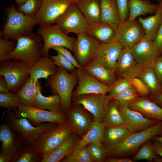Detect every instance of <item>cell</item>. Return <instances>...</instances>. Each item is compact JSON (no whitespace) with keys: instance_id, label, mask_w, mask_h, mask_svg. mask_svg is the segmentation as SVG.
I'll return each mask as SVG.
<instances>
[{"instance_id":"1","label":"cell","mask_w":162,"mask_h":162,"mask_svg":"<svg viewBox=\"0 0 162 162\" xmlns=\"http://www.w3.org/2000/svg\"><path fill=\"white\" fill-rule=\"evenodd\" d=\"M52 94H57L62 104V110L65 113L71 108L73 89L78 82L77 69L71 72L58 67L55 74L50 76L46 80Z\"/></svg>"},{"instance_id":"2","label":"cell","mask_w":162,"mask_h":162,"mask_svg":"<svg viewBox=\"0 0 162 162\" xmlns=\"http://www.w3.org/2000/svg\"><path fill=\"white\" fill-rule=\"evenodd\" d=\"M162 135V121L145 130L130 133L121 143L110 151L108 157L124 158L134 154L145 142Z\"/></svg>"},{"instance_id":"3","label":"cell","mask_w":162,"mask_h":162,"mask_svg":"<svg viewBox=\"0 0 162 162\" xmlns=\"http://www.w3.org/2000/svg\"><path fill=\"white\" fill-rule=\"evenodd\" d=\"M14 50L8 56V59L20 60L31 68L42 56L41 51L43 45L41 36L32 33L17 38Z\"/></svg>"},{"instance_id":"4","label":"cell","mask_w":162,"mask_h":162,"mask_svg":"<svg viewBox=\"0 0 162 162\" xmlns=\"http://www.w3.org/2000/svg\"><path fill=\"white\" fill-rule=\"evenodd\" d=\"M37 24L35 18L19 12L13 4L7 8V18L0 35L6 39L16 40L32 33Z\"/></svg>"},{"instance_id":"5","label":"cell","mask_w":162,"mask_h":162,"mask_svg":"<svg viewBox=\"0 0 162 162\" xmlns=\"http://www.w3.org/2000/svg\"><path fill=\"white\" fill-rule=\"evenodd\" d=\"M5 121L14 134L26 144H31L39 134L53 129L59 124L48 122L34 126L26 118H16L13 113L8 110Z\"/></svg>"},{"instance_id":"6","label":"cell","mask_w":162,"mask_h":162,"mask_svg":"<svg viewBox=\"0 0 162 162\" xmlns=\"http://www.w3.org/2000/svg\"><path fill=\"white\" fill-rule=\"evenodd\" d=\"M74 133L68 122L59 124L55 128L39 134L31 144L43 155L56 149Z\"/></svg>"},{"instance_id":"7","label":"cell","mask_w":162,"mask_h":162,"mask_svg":"<svg viewBox=\"0 0 162 162\" xmlns=\"http://www.w3.org/2000/svg\"><path fill=\"white\" fill-rule=\"evenodd\" d=\"M14 60L0 62V75L4 77L9 92L15 94L30 76L31 68L22 61Z\"/></svg>"},{"instance_id":"8","label":"cell","mask_w":162,"mask_h":162,"mask_svg":"<svg viewBox=\"0 0 162 162\" xmlns=\"http://www.w3.org/2000/svg\"><path fill=\"white\" fill-rule=\"evenodd\" d=\"M36 33L41 36L43 40L41 51L42 56L49 57V50L54 46H63L73 51L76 39L68 36L56 24L40 26Z\"/></svg>"},{"instance_id":"9","label":"cell","mask_w":162,"mask_h":162,"mask_svg":"<svg viewBox=\"0 0 162 162\" xmlns=\"http://www.w3.org/2000/svg\"><path fill=\"white\" fill-rule=\"evenodd\" d=\"M16 118H24L39 125L44 122L61 124L68 122L66 114L63 112L52 111L28 106L20 104L18 110L13 113Z\"/></svg>"},{"instance_id":"10","label":"cell","mask_w":162,"mask_h":162,"mask_svg":"<svg viewBox=\"0 0 162 162\" xmlns=\"http://www.w3.org/2000/svg\"><path fill=\"white\" fill-rule=\"evenodd\" d=\"M77 35L72 52L83 68L94 59L101 42L86 32Z\"/></svg>"},{"instance_id":"11","label":"cell","mask_w":162,"mask_h":162,"mask_svg":"<svg viewBox=\"0 0 162 162\" xmlns=\"http://www.w3.org/2000/svg\"><path fill=\"white\" fill-rule=\"evenodd\" d=\"M55 24L65 34L77 35L86 32L88 25L75 2L71 3Z\"/></svg>"},{"instance_id":"12","label":"cell","mask_w":162,"mask_h":162,"mask_svg":"<svg viewBox=\"0 0 162 162\" xmlns=\"http://www.w3.org/2000/svg\"><path fill=\"white\" fill-rule=\"evenodd\" d=\"M71 0H42L35 19L40 26L52 25L73 2Z\"/></svg>"},{"instance_id":"13","label":"cell","mask_w":162,"mask_h":162,"mask_svg":"<svg viewBox=\"0 0 162 162\" xmlns=\"http://www.w3.org/2000/svg\"><path fill=\"white\" fill-rule=\"evenodd\" d=\"M109 101L108 95L101 94H83L72 99L73 104L82 105L92 115L94 121L97 122H104Z\"/></svg>"},{"instance_id":"14","label":"cell","mask_w":162,"mask_h":162,"mask_svg":"<svg viewBox=\"0 0 162 162\" xmlns=\"http://www.w3.org/2000/svg\"><path fill=\"white\" fill-rule=\"evenodd\" d=\"M145 36L144 28L135 20L120 22L115 29V39L125 48L131 49Z\"/></svg>"},{"instance_id":"15","label":"cell","mask_w":162,"mask_h":162,"mask_svg":"<svg viewBox=\"0 0 162 162\" xmlns=\"http://www.w3.org/2000/svg\"><path fill=\"white\" fill-rule=\"evenodd\" d=\"M89 112L82 105L72 104L66 113L68 123L74 133L80 138L88 132L94 122Z\"/></svg>"},{"instance_id":"16","label":"cell","mask_w":162,"mask_h":162,"mask_svg":"<svg viewBox=\"0 0 162 162\" xmlns=\"http://www.w3.org/2000/svg\"><path fill=\"white\" fill-rule=\"evenodd\" d=\"M118 104V108L123 118L125 126L131 133L145 130L160 121L147 118L139 112L130 109L127 105Z\"/></svg>"},{"instance_id":"17","label":"cell","mask_w":162,"mask_h":162,"mask_svg":"<svg viewBox=\"0 0 162 162\" xmlns=\"http://www.w3.org/2000/svg\"><path fill=\"white\" fill-rule=\"evenodd\" d=\"M130 50L135 60L142 68L152 65L161 53L153 41L146 36Z\"/></svg>"},{"instance_id":"18","label":"cell","mask_w":162,"mask_h":162,"mask_svg":"<svg viewBox=\"0 0 162 162\" xmlns=\"http://www.w3.org/2000/svg\"><path fill=\"white\" fill-rule=\"evenodd\" d=\"M78 86L73 92L72 99L80 95L95 93L106 94L110 87L105 85L87 73L83 69H77Z\"/></svg>"},{"instance_id":"19","label":"cell","mask_w":162,"mask_h":162,"mask_svg":"<svg viewBox=\"0 0 162 162\" xmlns=\"http://www.w3.org/2000/svg\"><path fill=\"white\" fill-rule=\"evenodd\" d=\"M123 48L115 39L108 43L101 42L93 59L106 68L115 71L118 59Z\"/></svg>"},{"instance_id":"20","label":"cell","mask_w":162,"mask_h":162,"mask_svg":"<svg viewBox=\"0 0 162 162\" xmlns=\"http://www.w3.org/2000/svg\"><path fill=\"white\" fill-rule=\"evenodd\" d=\"M143 68L135 60L130 49L123 47L118 59L116 74L130 79L137 77Z\"/></svg>"},{"instance_id":"21","label":"cell","mask_w":162,"mask_h":162,"mask_svg":"<svg viewBox=\"0 0 162 162\" xmlns=\"http://www.w3.org/2000/svg\"><path fill=\"white\" fill-rule=\"evenodd\" d=\"M0 140L2 143L1 152L7 154L12 162L27 145L22 142L6 123L0 127Z\"/></svg>"},{"instance_id":"22","label":"cell","mask_w":162,"mask_h":162,"mask_svg":"<svg viewBox=\"0 0 162 162\" xmlns=\"http://www.w3.org/2000/svg\"><path fill=\"white\" fill-rule=\"evenodd\" d=\"M131 133L124 126L106 124L102 144L110 151L121 143Z\"/></svg>"},{"instance_id":"23","label":"cell","mask_w":162,"mask_h":162,"mask_svg":"<svg viewBox=\"0 0 162 162\" xmlns=\"http://www.w3.org/2000/svg\"><path fill=\"white\" fill-rule=\"evenodd\" d=\"M88 74L106 86L111 87L116 81L115 71L93 59L82 68Z\"/></svg>"},{"instance_id":"24","label":"cell","mask_w":162,"mask_h":162,"mask_svg":"<svg viewBox=\"0 0 162 162\" xmlns=\"http://www.w3.org/2000/svg\"><path fill=\"white\" fill-rule=\"evenodd\" d=\"M127 105L147 118L162 121V107L149 98L140 97Z\"/></svg>"},{"instance_id":"25","label":"cell","mask_w":162,"mask_h":162,"mask_svg":"<svg viewBox=\"0 0 162 162\" xmlns=\"http://www.w3.org/2000/svg\"><path fill=\"white\" fill-rule=\"evenodd\" d=\"M58 70V67L50 57L42 56L30 68V76L35 81L42 78L46 80L50 76L56 74Z\"/></svg>"},{"instance_id":"26","label":"cell","mask_w":162,"mask_h":162,"mask_svg":"<svg viewBox=\"0 0 162 162\" xmlns=\"http://www.w3.org/2000/svg\"><path fill=\"white\" fill-rule=\"evenodd\" d=\"M100 22L109 24L115 29L120 22L116 0H99Z\"/></svg>"},{"instance_id":"27","label":"cell","mask_w":162,"mask_h":162,"mask_svg":"<svg viewBox=\"0 0 162 162\" xmlns=\"http://www.w3.org/2000/svg\"><path fill=\"white\" fill-rule=\"evenodd\" d=\"M40 89L41 87L39 81H35L30 76L15 95L21 104L33 106L38 90Z\"/></svg>"},{"instance_id":"28","label":"cell","mask_w":162,"mask_h":162,"mask_svg":"<svg viewBox=\"0 0 162 162\" xmlns=\"http://www.w3.org/2000/svg\"><path fill=\"white\" fill-rule=\"evenodd\" d=\"M74 133L72 134L61 146L53 151L42 155L41 162H59L68 155L79 139Z\"/></svg>"},{"instance_id":"29","label":"cell","mask_w":162,"mask_h":162,"mask_svg":"<svg viewBox=\"0 0 162 162\" xmlns=\"http://www.w3.org/2000/svg\"><path fill=\"white\" fill-rule=\"evenodd\" d=\"M75 2L88 25L100 22L99 0H82Z\"/></svg>"},{"instance_id":"30","label":"cell","mask_w":162,"mask_h":162,"mask_svg":"<svg viewBox=\"0 0 162 162\" xmlns=\"http://www.w3.org/2000/svg\"><path fill=\"white\" fill-rule=\"evenodd\" d=\"M159 3L158 8L154 15L145 18L140 17L138 19L145 30V36L153 41L162 23V0Z\"/></svg>"},{"instance_id":"31","label":"cell","mask_w":162,"mask_h":162,"mask_svg":"<svg viewBox=\"0 0 162 162\" xmlns=\"http://www.w3.org/2000/svg\"><path fill=\"white\" fill-rule=\"evenodd\" d=\"M86 32L101 42L108 43L115 39V29L104 22L88 25Z\"/></svg>"},{"instance_id":"32","label":"cell","mask_w":162,"mask_h":162,"mask_svg":"<svg viewBox=\"0 0 162 162\" xmlns=\"http://www.w3.org/2000/svg\"><path fill=\"white\" fill-rule=\"evenodd\" d=\"M128 7L129 15L127 20L132 21L140 16L155 13L159 4H152L147 0H129Z\"/></svg>"},{"instance_id":"33","label":"cell","mask_w":162,"mask_h":162,"mask_svg":"<svg viewBox=\"0 0 162 162\" xmlns=\"http://www.w3.org/2000/svg\"><path fill=\"white\" fill-rule=\"evenodd\" d=\"M106 125L104 121L102 122L94 121L89 130L77 141L73 148H79L92 142L102 143Z\"/></svg>"},{"instance_id":"34","label":"cell","mask_w":162,"mask_h":162,"mask_svg":"<svg viewBox=\"0 0 162 162\" xmlns=\"http://www.w3.org/2000/svg\"><path fill=\"white\" fill-rule=\"evenodd\" d=\"M33 106L43 110L63 112L59 96L57 94H54L48 97L45 96L42 94L41 89L38 90Z\"/></svg>"},{"instance_id":"35","label":"cell","mask_w":162,"mask_h":162,"mask_svg":"<svg viewBox=\"0 0 162 162\" xmlns=\"http://www.w3.org/2000/svg\"><path fill=\"white\" fill-rule=\"evenodd\" d=\"M152 65L143 68L142 71L137 76L148 87L151 95L161 93L162 91L161 84L159 81Z\"/></svg>"},{"instance_id":"36","label":"cell","mask_w":162,"mask_h":162,"mask_svg":"<svg viewBox=\"0 0 162 162\" xmlns=\"http://www.w3.org/2000/svg\"><path fill=\"white\" fill-rule=\"evenodd\" d=\"M118 103L114 99L109 101L105 112L104 121L106 124L125 125L123 116L118 108Z\"/></svg>"},{"instance_id":"37","label":"cell","mask_w":162,"mask_h":162,"mask_svg":"<svg viewBox=\"0 0 162 162\" xmlns=\"http://www.w3.org/2000/svg\"><path fill=\"white\" fill-rule=\"evenodd\" d=\"M132 160L133 162L146 160L149 162H162V158L155 153L152 143L149 140L140 148Z\"/></svg>"},{"instance_id":"38","label":"cell","mask_w":162,"mask_h":162,"mask_svg":"<svg viewBox=\"0 0 162 162\" xmlns=\"http://www.w3.org/2000/svg\"><path fill=\"white\" fill-rule=\"evenodd\" d=\"M42 155L31 144L26 145L13 162H41Z\"/></svg>"},{"instance_id":"39","label":"cell","mask_w":162,"mask_h":162,"mask_svg":"<svg viewBox=\"0 0 162 162\" xmlns=\"http://www.w3.org/2000/svg\"><path fill=\"white\" fill-rule=\"evenodd\" d=\"M86 146L93 162L106 161L110 151L104 146L102 143L92 142Z\"/></svg>"},{"instance_id":"40","label":"cell","mask_w":162,"mask_h":162,"mask_svg":"<svg viewBox=\"0 0 162 162\" xmlns=\"http://www.w3.org/2000/svg\"><path fill=\"white\" fill-rule=\"evenodd\" d=\"M62 162H93L87 146L77 149L73 148L70 153L63 158Z\"/></svg>"},{"instance_id":"41","label":"cell","mask_w":162,"mask_h":162,"mask_svg":"<svg viewBox=\"0 0 162 162\" xmlns=\"http://www.w3.org/2000/svg\"><path fill=\"white\" fill-rule=\"evenodd\" d=\"M42 3V0H28L23 4L18 5L17 9L25 15L35 18Z\"/></svg>"},{"instance_id":"42","label":"cell","mask_w":162,"mask_h":162,"mask_svg":"<svg viewBox=\"0 0 162 162\" xmlns=\"http://www.w3.org/2000/svg\"><path fill=\"white\" fill-rule=\"evenodd\" d=\"M20 103L15 94L8 92L6 93H0V106L7 108L10 111H16L18 109Z\"/></svg>"},{"instance_id":"43","label":"cell","mask_w":162,"mask_h":162,"mask_svg":"<svg viewBox=\"0 0 162 162\" xmlns=\"http://www.w3.org/2000/svg\"><path fill=\"white\" fill-rule=\"evenodd\" d=\"M139 97L135 89L132 86L116 94L112 99L117 101L119 104L127 105Z\"/></svg>"},{"instance_id":"44","label":"cell","mask_w":162,"mask_h":162,"mask_svg":"<svg viewBox=\"0 0 162 162\" xmlns=\"http://www.w3.org/2000/svg\"><path fill=\"white\" fill-rule=\"evenodd\" d=\"M16 44L14 41L4 39L0 35V62L8 59V55L14 50Z\"/></svg>"},{"instance_id":"45","label":"cell","mask_w":162,"mask_h":162,"mask_svg":"<svg viewBox=\"0 0 162 162\" xmlns=\"http://www.w3.org/2000/svg\"><path fill=\"white\" fill-rule=\"evenodd\" d=\"M132 86L127 79L122 78L116 80L115 83L110 87L108 95L109 101L116 94Z\"/></svg>"},{"instance_id":"46","label":"cell","mask_w":162,"mask_h":162,"mask_svg":"<svg viewBox=\"0 0 162 162\" xmlns=\"http://www.w3.org/2000/svg\"><path fill=\"white\" fill-rule=\"evenodd\" d=\"M140 97H147L151 94V92L145 83L139 78L134 77L128 79Z\"/></svg>"},{"instance_id":"47","label":"cell","mask_w":162,"mask_h":162,"mask_svg":"<svg viewBox=\"0 0 162 162\" xmlns=\"http://www.w3.org/2000/svg\"><path fill=\"white\" fill-rule=\"evenodd\" d=\"M50 57L53 61L54 64L58 67L62 68L71 72L77 69L62 54L57 52V55L50 56Z\"/></svg>"},{"instance_id":"48","label":"cell","mask_w":162,"mask_h":162,"mask_svg":"<svg viewBox=\"0 0 162 162\" xmlns=\"http://www.w3.org/2000/svg\"><path fill=\"white\" fill-rule=\"evenodd\" d=\"M52 49L62 54L69 62L77 69L82 68V66L78 63L75 57L69 51L68 49L61 46H54Z\"/></svg>"},{"instance_id":"49","label":"cell","mask_w":162,"mask_h":162,"mask_svg":"<svg viewBox=\"0 0 162 162\" xmlns=\"http://www.w3.org/2000/svg\"><path fill=\"white\" fill-rule=\"evenodd\" d=\"M119 12L120 22L127 21L129 15V0H116Z\"/></svg>"},{"instance_id":"50","label":"cell","mask_w":162,"mask_h":162,"mask_svg":"<svg viewBox=\"0 0 162 162\" xmlns=\"http://www.w3.org/2000/svg\"><path fill=\"white\" fill-rule=\"evenodd\" d=\"M153 70L159 82L162 83V56H159L152 64Z\"/></svg>"},{"instance_id":"51","label":"cell","mask_w":162,"mask_h":162,"mask_svg":"<svg viewBox=\"0 0 162 162\" xmlns=\"http://www.w3.org/2000/svg\"><path fill=\"white\" fill-rule=\"evenodd\" d=\"M153 41L160 52H162V23L158 30Z\"/></svg>"},{"instance_id":"52","label":"cell","mask_w":162,"mask_h":162,"mask_svg":"<svg viewBox=\"0 0 162 162\" xmlns=\"http://www.w3.org/2000/svg\"><path fill=\"white\" fill-rule=\"evenodd\" d=\"M9 92V89L4 77L0 75V93H6Z\"/></svg>"},{"instance_id":"53","label":"cell","mask_w":162,"mask_h":162,"mask_svg":"<svg viewBox=\"0 0 162 162\" xmlns=\"http://www.w3.org/2000/svg\"><path fill=\"white\" fill-rule=\"evenodd\" d=\"M152 145L155 153L162 158V143L153 141Z\"/></svg>"},{"instance_id":"54","label":"cell","mask_w":162,"mask_h":162,"mask_svg":"<svg viewBox=\"0 0 162 162\" xmlns=\"http://www.w3.org/2000/svg\"><path fill=\"white\" fill-rule=\"evenodd\" d=\"M107 162H133L132 159L129 157L118 158H107L106 160Z\"/></svg>"},{"instance_id":"55","label":"cell","mask_w":162,"mask_h":162,"mask_svg":"<svg viewBox=\"0 0 162 162\" xmlns=\"http://www.w3.org/2000/svg\"><path fill=\"white\" fill-rule=\"evenodd\" d=\"M149 98L158 105L162 107V93H159L151 95Z\"/></svg>"},{"instance_id":"56","label":"cell","mask_w":162,"mask_h":162,"mask_svg":"<svg viewBox=\"0 0 162 162\" xmlns=\"http://www.w3.org/2000/svg\"><path fill=\"white\" fill-rule=\"evenodd\" d=\"M10 162V158L6 154L2 152L0 153V162Z\"/></svg>"},{"instance_id":"57","label":"cell","mask_w":162,"mask_h":162,"mask_svg":"<svg viewBox=\"0 0 162 162\" xmlns=\"http://www.w3.org/2000/svg\"><path fill=\"white\" fill-rule=\"evenodd\" d=\"M153 141H157L162 143V135L156 136L152 139Z\"/></svg>"},{"instance_id":"58","label":"cell","mask_w":162,"mask_h":162,"mask_svg":"<svg viewBox=\"0 0 162 162\" xmlns=\"http://www.w3.org/2000/svg\"><path fill=\"white\" fill-rule=\"evenodd\" d=\"M27 0H15L16 2L18 5L23 4Z\"/></svg>"},{"instance_id":"59","label":"cell","mask_w":162,"mask_h":162,"mask_svg":"<svg viewBox=\"0 0 162 162\" xmlns=\"http://www.w3.org/2000/svg\"><path fill=\"white\" fill-rule=\"evenodd\" d=\"M73 2H75L78 1L82 0H71Z\"/></svg>"},{"instance_id":"60","label":"cell","mask_w":162,"mask_h":162,"mask_svg":"<svg viewBox=\"0 0 162 162\" xmlns=\"http://www.w3.org/2000/svg\"><path fill=\"white\" fill-rule=\"evenodd\" d=\"M154 0L158 1L159 2H159H160L162 0Z\"/></svg>"},{"instance_id":"61","label":"cell","mask_w":162,"mask_h":162,"mask_svg":"<svg viewBox=\"0 0 162 162\" xmlns=\"http://www.w3.org/2000/svg\"><path fill=\"white\" fill-rule=\"evenodd\" d=\"M161 86H162V91H161V93H162V83H161Z\"/></svg>"}]
</instances>
